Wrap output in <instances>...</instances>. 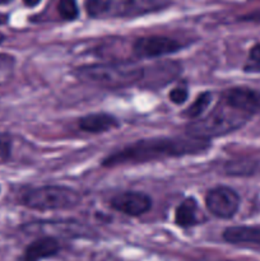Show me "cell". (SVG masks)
Listing matches in <instances>:
<instances>
[{"label":"cell","instance_id":"1","mask_svg":"<svg viewBox=\"0 0 260 261\" xmlns=\"http://www.w3.org/2000/svg\"><path fill=\"white\" fill-rule=\"evenodd\" d=\"M211 148L209 140L186 137H162L137 140L125 145L121 149L111 153L102 160L103 167H117L126 165H142V163L165 161L170 158L185 157L191 154H200Z\"/></svg>","mask_w":260,"mask_h":261},{"label":"cell","instance_id":"2","mask_svg":"<svg viewBox=\"0 0 260 261\" xmlns=\"http://www.w3.org/2000/svg\"><path fill=\"white\" fill-rule=\"evenodd\" d=\"M74 74L81 82L92 86L106 89H121L140 84L144 76V68L137 61L119 60L79 66Z\"/></svg>","mask_w":260,"mask_h":261},{"label":"cell","instance_id":"3","mask_svg":"<svg viewBox=\"0 0 260 261\" xmlns=\"http://www.w3.org/2000/svg\"><path fill=\"white\" fill-rule=\"evenodd\" d=\"M250 119L251 116L237 111L221 99L206 116L191 121L186 126V135L211 142L214 138L223 137L241 129Z\"/></svg>","mask_w":260,"mask_h":261},{"label":"cell","instance_id":"4","mask_svg":"<svg viewBox=\"0 0 260 261\" xmlns=\"http://www.w3.org/2000/svg\"><path fill=\"white\" fill-rule=\"evenodd\" d=\"M173 0H86V10L89 17L133 18L160 12L170 7Z\"/></svg>","mask_w":260,"mask_h":261},{"label":"cell","instance_id":"5","mask_svg":"<svg viewBox=\"0 0 260 261\" xmlns=\"http://www.w3.org/2000/svg\"><path fill=\"white\" fill-rule=\"evenodd\" d=\"M81 203V195L74 189L63 185H43L28 189L20 195V204L33 211H64Z\"/></svg>","mask_w":260,"mask_h":261},{"label":"cell","instance_id":"6","mask_svg":"<svg viewBox=\"0 0 260 261\" xmlns=\"http://www.w3.org/2000/svg\"><path fill=\"white\" fill-rule=\"evenodd\" d=\"M241 199L236 190L228 186L211 189L205 196V206L209 213L221 219H231L239 212Z\"/></svg>","mask_w":260,"mask_h":261},{"label":"cell","instance_id":"7","mask_svg":"<svg viewBox=\"0 0 260 261\" xmlns=\"http://www.w3.org/2000/svg\"><path fill=\"white\" fill-rule=\"evenodd\" d=\"M184 47L180 41L166 36H144L133 43V54L138 59H157L178 53Z\"/></svg>","mask_w":260,"mask_h":261},{"label":"cell","instance_id":"8","mask_svg":"<svg viewBox=\"0 0 260 261\" xmlns=\"http://www.w3.org/2000/svg\"><path fill=\"white\" fill-rule=\"evenodd\" d=\"M110 206L129 217H140L152 208V199L140 191H122L110 200Z\"/></svg>","mask_w":260,"mask_h":261},{"label":"cell","instance_id":"9","mask_svg":"<svg viewBox=\"0 0 260 261\" xmlns=\"http://www.w3.org/2000/svg\"><path fill=\"white\" fill-rule=\"evenodd\" d=\"M227 105L249 116L260 114V91L250 87H233L222 94Z\"/></svg>","mask_w":260,"mask_h":261},{"label":"cell","instance_id":"10","mask_svg":"<svg viewBox=\"0 0 260 261\" xmlns=\"http://www.w3.org/2000/svg\"><path fill=\"white\" fill-rule=\"evenodd\" d=\"M60 251V244L55 237L43 236L31 242L24 249L20 261H42L56 256Z\"/></svg>","mask_w":260,"mask_h":261},{"label":"cell","instance_id":"11","mask_svg":"<svg viewBox=\"0 0 260 261\" xmlns=\"http://www.w3.org/2000/svg\"><path fill=\"white\" fill-rule=\"evenodd\" d=\"M120 126L119 120L112 115L106 112H94L81 117L78 121V127L82 132L91 133V134H99L106 133Z\"/></svg>","mask_w":260,"mask_h":261},{"label":"cell","instance_id":"12","mask_svg":"<svg viewBox=\"0 0 260 261\" xmlns=\"http://www.w3.org/2000/svg\"><path fill=\"white\" fill-rule=\"evenodd\" d=\"M226 242L232 245H249L260 247V226L227 227L222 233Z\"/></svg>","mask_w":260,"mask_h":261},{"label":"cell","instance_id":"13","mask_svg":"<svg viewBox=\"0 0 260 261\" xmlns=\"http://www.w3.org/2000/svg\"><path fill=\"white\" fill-rule=\"evenodd\" d=\"M180 73V65L172 61H163L155 65L150 66V73H145L143 81L145 82V87H163L170 83L177 74ZM140 82V83H142Z\"/></svg>","mask_w":260,"mask_h":261},{"label":"cell","instance_id":"14","mask_svg":"<svg viewBox=\"0 0 260 261\" xmlns=\"http://www.w3.org/2000/svg\"><path fill=\"white\" fill-rule=\"evenodd\" d=\"M175 223L181 228H190L200 223L196 199L189 196L178 204L175 211Z\"/></svg>","mask_w":260,"mask_h":261},{"label":"cell","instance_id":"15","mask_svg":"<svg viewBox=\"0 0 260 261\" xmlns=\"http://www.w3.org/2000/svg\"><path fill=\"white\" fill-rule=\"evenodd\" d=\"M212 103V93L211 92H203L199 94L193 103L183 112V117H186L189 120H198L201 115L205 112L208 109L209 105Z\"/></svg>","mask_w":260,"mask_h":261},{"label":"cell","instance_id":"16","mask_svg":"<svg viewBox=\"0 0 260 261\" xmlns=\"http://www.w3.org/2000/svg\"><path fill=\"white\" fill-rule=\"evenodd\" d=\"M58 13L64 20L76 19L79 15L76 0H58Z\"/></svg>","mask_w":260,"mask_h":261},{"label":"cell","instance_id":"17","mask_svg":"<svg viewBox=\"0 0 260 261\" xmlns=\"http://www.w3.org/2000/svg\"><path fill=\"white\" fill-rule=\"evenodd\" d=\"M245 73H260V42L255 43L249 51L246 63L244 65Z\"/></svg>","mask_w":260,"mask_h":261},{"label":"cell","instance_id":"18","mask_svg":"<svg viewBox=\"0 0 260 261\" xmlns=\"http://www.w3.org/2000/svg\"><path fill=\"white\" fill-rule=\"evenodd\" d=\"M224 171L228 175H237V176H241V175H249V173H252L254 171V167H252V163L251 162H228L224 167Z\"/></svg>","mask_w":260,"mask_h":261},{"label":"cell","instance_id":"19","mask_svg":"<svg viewBox=\"0 0 260 261\" xmlns=\"http://www.w3.org/2000/svg\"><path fill=\"white\" fill-rule=\"evenodd\" d=\"M12 145L13 140L10 134L0 132V160H9L10 154H12Z\"/></svg>","mask_w":260,"mask_h":261},{"label":"cell","instance_id":"20","mask_svg":"<svg viewBox=\"0 0 260 261\" xmlns=\"http://www.w3.org/2000/svg\"><path fill=\"white\" fill-rule=\"evenodd\" d=\"M188 97L189 92L185 86L175 87V88L171 89V92L168 93V98H170V101L175 105H183L184 102L188 99Z\"/></svg>","mask_w":260,"mask_h":261},{"label":"cell","instance_id":"21","mask_svg":"<svg viewBox=\"0 0 260 261\" xmlns=\"http://www.w3.org/2000/svg\"><path fill=\"white\" fill-rule=\"evenodd\" d=\"M15 59L7 54H0V73H7L14 66Z\"/></svg>","mask_w":260,"mask_h":261},{"label":"cell","instance_id":"22","mask_svg":"<svg viewBox=\"0 0 260 261\" xmlns=\"http://www.w3.org/2000/svg\"><path fill=\"white\" fill-rule=\"evenodd\" d=\"M240 20H242V22L260 23V10L249 13V14H246V15H242V17L240 18Z\"/></svg>","mask_w":260,"mask_h":261},{"label":"cell","instance_id":"23","mask_svg":"<svg viewBox=\"0 0 260 261\" xmlns=\"http://www.w3.org/2000/svg\"><path fill=\"white\" fill-rule=\"evenodd\" d=\"M41 2H42V0H23V3H24L25 7H30V8L36 7V5L40 4Z\"/></svg>","mask_w":260,"mask_h":261},{"label":"cell","instance_id":"24","mask_svg":"<svg viewBox=\"0 0 260 261\" xmlns=\"http://www.w3.org/2000/svg\"><path fill=\"white\" fill-rule=\"evenodd\" d=\"M8 20V17L7 15H4V14H0V25L2 24H4L5 22H7Z\"/></svg>","mask_w":260,"mask_h":261},{"label":"cell","instance_id":"25","mask_svg":"<svg viewBox=\"0 0 260 261\" xmlns=\"http://www.w3.org/2000/svg\"><path fill=\"white\" fill-rule=\"evenodd\" d=\"M10 2H13V0H0V5H5V4H9Z\"/></svg>","mask_w":260,"mask_h":261},{"label":"cell","instance_id":"26","mask_svg":"<svg viewBox=\"0 0 260 261\" xmlns=\"http://www.w3.org/2000/svg\"><path fill=\"white\" fill-rule=\"evenodd\" d=\"M4 40H5L4 35H2V33H0V45H2V43L4 42Z\"/></svg>","mask_w":260,"mask_h":261}]
</instances>
